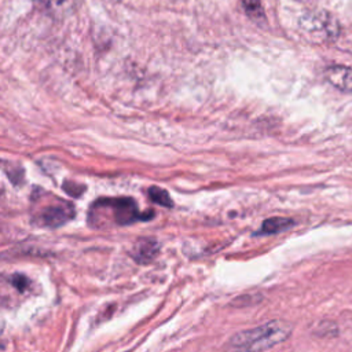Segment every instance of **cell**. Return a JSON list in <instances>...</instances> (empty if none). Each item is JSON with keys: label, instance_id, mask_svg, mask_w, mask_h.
Instances as JSON below:
<instances>
[{"label": "cell", "instance_id": "1", "mask_svg": "<svg viewBox=\"0 0 352 352\" xmlns=\"http://www.w3.org/2000/svg\"><path fill=\"white\" fill-rule=\"evenodd\" d=\"M292 331V326L283 320H271L258 327L236 333L230 344L242 352H260L285 341Z\"/></svg>", "mask_w": 352, "mask_h": 352}, {"label": "cell", "instance_id": "2", "mask_svg": "<svg viewBox=\"0 0 352 352\" xmlns=\"http://www.w3.org/2000/svg\"><path fill=\"white\" fill-rule=\"evenodd\" d=\"M300 25L309 40L316 43L334 41L340 34V25L337 19L326 11L307 14L301 19Z\"/></svg>", "mask_w": 352, "mask_h": 352}, {"label": "cell", "instance_id": "3", "mask_svg": "<svg viewBox=\"0 0 352 352\" xmlns=\"http://www.w3.org/2000/svg\"><path fill=\"white\" fill-rule=\"evenodd\" d=\"M98 202L110 210L111 221L118 226H126L138 220H147L151 217L140 213L132 198H104Z\"/></svg>", "mask_w": 352, "mask_h": 352}, {"label": "cell", "instance_id": "4", "mask_svg": "<svg viewBox=\"0 0 352 352\" xmlns=\"http://www.w3.org/2000/svg\"><path fill=\"white\" fill-rule=\"evenodd\" d=\"M74 214V209L69 202L55 199L54 204L43 208L37 214V221L47 227H59L69 221Z\"/></svg>", "mask_w": 352, "mask_h": 352}, {"label": "cell", "instance_id": "5", "mask_svg": "<svg viewBox=\"0 0 352 352\" xmlns=\"http://www.w3.org/2000/svg\"><path fill=\"white\" fill-rule=\"evenodd\" d=\"M324 78L338 91L352 94V67L331 65L324 70Z\"/></svg>", "mask_w": 352, "mask_h": 352}, {"label": "cell", "instance_id": "6", "mask_svg": "<svg viewBox=\"0 0 352 352\" xmlns=\"http://www.w3.org/2000/svg\"><path fill=\"white\" fill-rule=\"evenodd\" d=\"M157 252H158L157 242L150 238H143L136 243V246L133 249V256L138 261L147 263L155 257Z\"/></svg>", "mask_w": 352, "mask_h": 352}, {"label": "cell", "instance_id": "7", "mask_svg": "<svg viewBox=\"0 0 352 352\" xmlns=\"http://www.w3.org/2000/svg\"><path fill=\"white\" fill-rule=\"evenodd\" d=\"M293 226V220L287 217H270L263 221L260 234H278Z\"/></svg>", "mask_w": 352, "mask_h": 352}, {"label": "cell", "instance_id": "8", "mask_svg": "<svg viewBox=\"0 0 352 352\" xmlns=\"http://www.w3.org/2000/svg\"><path fill=\"white\" fill-rule=\"evenodd\" d=\"M148 197H150L151 201H154L158 205L172 206V199H170L168 191H165L160 187H150L148 188Z\"/></svg>", "mask_w": 352, "mask_h": 352}, {"label": "cell", "instance_id": "9", "mask_svg": "<svg viewBox=\"0 0 352 352\" xmlns=\"http://www.w3.org/2000/svg\"><path fill=\"white\" fill-rule=\"evenodd\" d=\"M45 7L55 10V11H65L67 10L72 0H41Z\"/></svg>", "mask_w": 352, "mask_h": 352}, {"label": "cell", "instance_id": "10", "mask_svg": "<svg viewBox=\"0 0 352 352\" xmlns=\"http://www.w3.org/2000/svg\"><path fill=\"white\" fill-rule=\"evenodd\" d=\"M12 285L15 287H18V290L23 292L26 289V286H28V279L25 276H22V275H15V276H12Z\"/></svg>", "mask_w": 352, "mask_h": 352}, {"label": "cell", "instance_id": "11", "mask_svg": "<svg viewBox=\"0 0 352 352\" xmlns=\"http://www.w3.org/2000/svg\"><path fill=\"white\" fill-rule=\"evenodd\" d=\"M235 352H242V351H235Z\"/></svg>", "mask_w": 352, "mask_h": 352}]
</instances>
